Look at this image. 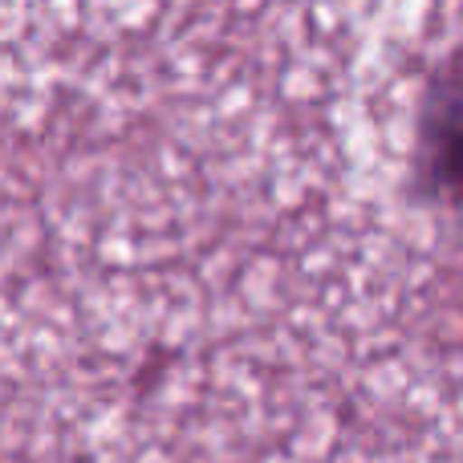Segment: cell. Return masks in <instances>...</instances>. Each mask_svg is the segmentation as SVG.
Segmentation results:
<instances>
[{"label":"cell","mask_w":463,"mask_h":463,"mask_svg":"<svg viewBox=\"0 0 463 463\" xmlns=\"http://www.w3.org/2000/svg\"><path fill=\"white\" fill-rule=\"evenodd\" d=\"M435 175L448 192H456L463 200V127L448 130L439 143V155H435Z\"/></svg>","instance_id":"cell-1"}]
</instances>
